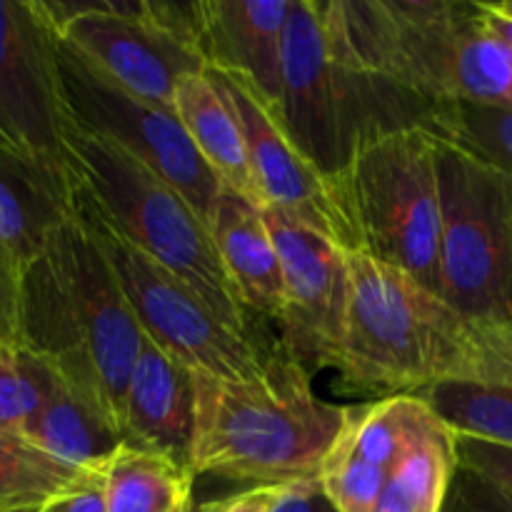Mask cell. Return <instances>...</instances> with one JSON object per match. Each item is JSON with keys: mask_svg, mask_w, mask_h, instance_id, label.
Listing matches in <instances>:
<instances>
[{"mask_svg": "<svg viewBox=\"0 0 512 512\" xmlns=\"http://www.w3.org/2000/svg\"><path fill=\"white\" fill-rule=\"evenodd\" d=\"M55 63L68 123L110 140L155 170L208 223L223 185L188 138L178 115L115 85L60 35H55Z\"/></svg>", "mask_w": 512, "mask_h": 512, "instance_id": "9", "label": "cell"}, {"mask_svg": "<svg viewBox=\"0 0 512 512\" xmlns=\"http://www.w3.org/2000/svg\"><path fill=\"white\" fill-rule=\"evenodd\" d=\"M125 443L168 455L190 468L195 435V378L153 343L143 345L125 395Z\"/></svg>", "mask_w": 512, "mask_h": 512, "instance_id": "16", "label": "cell"}, {"mask_svg": "<svg viewBox=\"0 0 512 512\" xmlns=\"http://www.w3.org/2000/svg\"><path fill=\"white\" fill-rule=\"evenodd\" d=\"M455 470V433L435 418L390 470L375 512H443Z\"/></svg>", "mask_w": 512, "mask_h": 512, "instance_id": "21", "label": "cell"}, {"mask_svg": "<svg viewBox=\"0 0 512 512\" xmlns=\"http://www.w3.org/2000/svg\"><path fill=\"white\" fill-rule=\"evenodd\" d=\"M208 228L240 305L280 320L285 305L283 265L270 238L263 208L223 188L210 210Z\"/></svg>", "mask_w": 512, "mask_h": 512, "instance_id": "17", "label": "cell"}, {"mask_svg": "<svg viewBox=\"0 0 512 512\" xmlns=\"http://www.w3.org/2000/svg\"><path fill=\"white\" fill-rule=\"evenodd\" d=\"M495 10H500V13L505 15H512V0H500V3H490Z\"/></svg>", "mask_w": 512, "mask_h": 512, "instance_id": "35", "label": "cell"}, {"mask_svg": "<svg viewBox=\"0 0 512 512\" xmlns=\"http://www.w3.org/2000/svg\"><path fill=\"white\" fill-rule=\"evenodd\" d=\"M63 160L80 190L135 248L190 285L230 328L248 333V310L230 288L208 223L168 180L110 140L70 123Z\"/></svg>", "mask_w": 512, "mask_h": 512, "instance_id": "4", "label": "cell"}, {"mask_svg": "<svg viewBox=\"0 0 512 512\" xmlns=\"http://www.w3.org/2000/svg\"><path fill=\"white\" fill-rule=\"evenodd\" d=\"M415 395L425 400L455 435L512 448V385L445 383Z\"/></svg>", "mask_w": 512, "mask_h": 512, "instance_id": "23", "label": "cell"}, {"mask_svg": "<svg viewBox=\"0 0 512 512\" xmlns=\"http://www.w3.org/2000/svg\"><path fill=\"white\" fill-rule=\"evenodd\" d=\"M490 335H493L495 345L508 355V360L512 363V320L510 323H488Z\"/></svg>", "mask_w": 512, "mask_h": 512, "instance_id": "32", "label": "cell"}, {"mask_svg": "<svg viewBox=\"0 0 512 512\" xmlns=\"http://www.w3.org/2000/svg\"><path fill=\"white\" fill-rule=\"evenodd\" d=\"M103 470H85L20 435L0 433V512H45Z\"/></svg>", "mask_w": 512, "mask_h": 512, "instance_id": "22", "label": "cell"}, {"mask_svg": "<svg viewBox=\"0 0 512 512\" xmlns=\"http://www.w3.org/2000/svg\"><path fill=\"white\" fill-rule=\"evenodd\" d=\"M455 450H458V465L485 475L512 493V448L468 438V435H455Z\"/></svg>", "mask_w": 512, "mask_h": 512, "instance_id": "27", "label": "cell"}, {"mask_svg": "<svg viewBox=\"0 0 512 512\" xmlns=\"http://www.w3.org/2000/svg\"><path fill=\"white\" fill-rule=\"evenodd\" d=\"M73 178V175H70ZM73 215L103 253L145 338L198 375L243 380L265 373L275 355L235 330L190 285L135 248L73 180Z\"/></svg>", "mask_w": 512, "mask_h": 512, "instance_id": "6", "label": "cell"}, {"mask_svg": "<svg viewBox=\"0 0 512 512\" xmlns=\"http://www.w3.org/2000/svg\"><path fill=\"white\" fill-rule=\"evenodd\" d=\"M273 512H338V510H335L333 503L325 498L318 480H308V483L285 485Z\"/></svg>", "mask_w": 512, "mask_h": 512, "instance_id": "28", "label": "cell"}, {"mask_svg": "<svg viewBox=\"0 0 512 512\" xmlns=\"http://www.w3.org/2000/svg\"><path fill=\"white\" fill-rule=\"evenodd\" d=\"M73 218V178L68 165L50 163L0 140V290L18 343L23 278L45 245Z\"/></svg>", "mask_w": 512, "mask_h": 512, "instance_id": "14", "label": "cell"}, {"mask_svg": "<svg viewBox=\"0 0 512 512\" xmlns=\"http://www.w3.org/2000/svg\"><path fill=\"white\" fill-rule=\"evenodd\" d=\"M75 53L128 93L175 113L188 75L208 70L195 38V3L168 0H35Z\"/></svg>", "mask_w": 512, "mask_h": 512, "instance_id": "7", "label": "cell"}, {"mask_svg": "<svg viewBox=\"0 0 512 512\" xmlns=\"http://www.w3.org/2000/svg\"><path fill=\"white\" fill-rule=\"evenodd\" d=\"M230 510V498H223V500H213V503L203 505V508H198V512H228Z\"/></svg>", "mask_w": 512, "mask_h": 512, "instance_id": "34", "label": "cell"}, {"mask_svg": "<svg viewBox=\"0 0 512 512\" xmlns=\"http://www.w3.org/2000/svg\"><path fill=\"white\" fill-rule=\"evenodd\" d=\"M208 73L218 80L238 113L260 208L278 210L295 223L328 235L345 250H355L333 180L295 148L275 105L245 75L215 68H208Z\"/></svg>", "mask_w": 512, "mask_h": 512, "instance_id": "11", "label": "cell"}, {"mask_svg": "<svg viewBox=\"0 0 512 512\" xmlns=\"http://www.w3.org/2000/svg\"><path fill=\"white\" fill-rule=\"evenodd\" d=\"M285 280L283 345L300 365L335 368L348 315V250L328 235L263 210Z\"/></svg>", "mask_w": 512, "mask_h": 512, "instance_id": "12", "label": "cell"}, {"mask_svg": "<svg viewBox=\"0 0 512 512\" xmlns=\"http://www.w3.org/2000/svg\"><path fill=\"white\" fill-rule=\"evenodd\" d=\"M275 110L295 148L328 178L338 175L363 143L360 78L335 53L323 3L293 0Z\"/></svg>", "mask_w": 512, "mask_h": 512, "instance_id": "10", "label": "cell"}, {"mask_svg": "<svg viewBox=\"0 0 512 512\" xmlns=\"http://www.w3.org/2000/svg\"><path fill=\"white\" fill-rule=\"evenodd\" d=\"M195 378L190 470L198 475L285 488L318 480L355 405L325 403L308 370L290 355L243 380Z\"/></svg>", "mask_w": 512, "mask_h": 512, "instance_id": "3", "label": "cell"}, {"mask_svg": "<svg viewBox=\"0 0 512 512\" xmlns=\"http://www.w3.org/2000/svg\"><path fill=\"white\" fill-rule=\"evenodd\" d=\"M175 115L220 185L258 205L238 113L208 70L188 75L180 83L175 93Z\"/></svg>", "mask_w": 512, "mask_h": 512, "instance_id": "18", "label": "cell"}, {"mask_svg": "<svg viewBox=\"0 0 512 512\" xmlns=\"http://www.w3.org/2000/svg\"><path fill=\"white\" fill-rule=\"evenodd\" d=\"M475 8H478L480 23H483L485 28H488L490 33H493L512 53V15L500 13V10H495L490 3H475Z\"/></svg>", "mask_w": 512, "mask_h": 512, "instance_id": "31", "label": "cell"}, {"mask_svg": "<svg viewBox=\"0 0 512 512\" xmlns=\"http://www.w3.org/2000/svg\"><path fill=\"white\" fill-rule=\"evenodd\" d=\"M438 148L440 140L425 128L375 135L330 180L355 250L405 270L440 295Z\"/></svg>", "mask_w": 512, "mask_h": 512, "instance_id": "5", "label": "cell"}, {"mask_svg": "<svg viewBox=\"0 0 512 512\" xmlns=\"http://www.w3.org/2000/svg\"><path fill=\"white\" fill-rule=\"evenodd\" d=\"M425 130L512 175V108L473 103L435 105Z\"/></svg>", "mask_w": 512, "mask_h": 512, "instance_id": "24", "label": "cell"}, {"mask_svg": "<svg viewBox=\"0 0 512 512\" xmlns=\"http://www.w3.org/2000/svg\"><path fill=\"white\" fill-rule=\"evenodd\" d=\"M0 140H3V138H0Z\"/></svg>", "mask_w": 512, "mask_h": 512, "instance_id": "36", "label": "cell"}, {"mask_svg": "<svg viewBox=\"0 0 512 512\" xmlns=\"http://www.w3.org/2000/svg\"><path fill=\"white\" fill-rule=\"evenodd\" d=\"M348 315L335 370L360 393L415 395L445 383L512 385L488 323L465 318L405 270L348 250Z\"/></svg>", "mask_w": 512, "mask_h": 512, "instance_id": "1", "label": "cell"}, {"mask_svg": "<svg viewBox=\"0 0 512 512\" xmlns=\"http://www.w3.org/2000/svg\"><path fill=\"white\" fill-rule=\"evenodd\" d=\"M293 0H198L195 38L208 68L245 75L278 108Z\"/></svg>", "mask_w": 512, "mask_h": 512, "instance_id": "15", "label": "cell"}, {"mask_svg": "<svg viewBox=\"0 0 512 512\" xmlns=\"http://www.w3.org/2000/svg\"><path fill=\"white\" fill-rule=\"evenodd\" d=\"M50 365L13 340L0 338V433L20 435L43 403Z\"/></svg>", "mask_w": 512, "mask_h": 512, "instance_id": "25", "label": "cell"}, {"mask_svg": "<svg viewBox=\"0 0 512 512\" xmlns=\"http://www.w3.org/2000/svg\"><path fill=\"white\" fill-rule=\"evenodd\" d=\"M438 170L440 298L478 323H510L512 175L445 140Z\"/></svg>", "mask_w": 512, "mask_h": 512, "instance_id": "8", "label": "cell"}, {"mask_svg": "<svg viewBox=\"0 0 512 512\" xmlns=\"http://www.w3.org/2000/svg\"><path fill=\"white\" fill-rule=\"evenodd\" d=\"M283 488H248L245 493L230 495L228 512H273Z\"/></svg>", "mask_w": 512, "mask_h": 512, "instance_id": "30", "label": "cell"}, {"mask_svg": "<svg viewBox=\"0 0 512 512\" xmlns=\"http://www.w3.org/2000/svg\"><path fill=\"white\" fill-rule=\"evenodd\" d=\"M105 470V468H103ZM45 512H108V500H105V478L98 473L88 483L80 485L78 490L60 498L58 503L50 505Z\"/></svg>", "mask_w": 512, "mask_h": 512, "instance_id": "29", "label": "cell"}, {"mask_svg": "<svg viewBox=\"0 0 512 512\" xmlns=\"http://www.w3.org/2000/svg\"><path fill=\"white\" fill-rule=\"evenodd\" d=\"M443 512H512V493L485 475L458 465Z\"/></svg>", "mask_w": 512, "mask_h": 512, "instance_id": "26", "label": "cell"}, {"mask_svg": "<svg viewBox=\"0 0 512 512\" xmlns=\"http://www.w3.org/2000/svg\"><path fill=\"white\" fill-rule=\"evenodd\" d=\"M145 343L103 253L73 215L25 273L18 345L53 365L123 435L125 395Z\"/></svg>", "mask_w": 512, "mask_h": 512, "instance_id": "2", "label": "cell"}, {"mask_svg": "<svg viewBox=\"0 0 512 512\" xmlns=\"http://www.w3.org/2000/svg\"><path fill=\"white\" fill-rule=\"evenodd\" d=\"M65 128L55 30L35 0H0V138L35 158L63 163Z\"/></svg>", "mask_w": 512, "mask_h": 512, "instance_id": "13", "label": "cell"}, {"mask_svg": "<svg viewBox=\"0 0 512 512\" xmlns=\"http://www.w3.org/2000/svg\"><path fill=\"white\" fill-rule=\"evenodd\" d=\"M0 338H3V340H13V343H15L13 315H10L8 303H5V298H3V290H0Z\"/></svg>", "mask_w": 512, "mask_h": 512, "instance_id": "33", "label": "cell"}, {"mask_svg": "<svg viewBox=\"0 0 512 512\" xmlns=\"http://www.w3.org/2000/svg\"><path fill=\"white\" fill-rule=\"evenodd\" d=\"M23 438L45 453L85 470H103L115 450L125 443L120 430L53 365L43 403L25 425Z\"/></svg>", "mask_w": 512, "mask_h": 512, "instance_id": "19", "label": "cell"}, {"mask_svg": "<svg viewBox=\"0 0 512 512\" xmlns=\"http://www.w3.org/2000/svg\"><path fill=\"white\" fill-rule=\"evenodd\" d=\"M108 512H190L195 473L188 465L123 443L103 470Z\"/></svg>", "mask_w": 512, "mask_h": 512, "instance_id": "20", "label": "cell"}]
</instances>
